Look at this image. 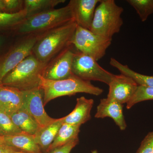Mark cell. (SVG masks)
Here are the masks:
<instances>
[{"mask_svg": "<svg viewBox=\"0 0 153 153\" xmlns=\"http://www.w3.org/2000/svg\"><path fill=\"white\" fill-rule=\"evenodd\" d=\"M76 27V22L73 21L38 36L33 54L41 62L48 64L71 46Z\"/></svg>", "mask_w": 153, "mask_h": 153, "instance_id": "6da1fadb", "label": "cell"}, {"mask_svg": "<svg viewBox=\"0 0 153 153\" xmlns=\"http://www.w3.org/2000/svg\"><path fill=\"white\" fill-rule=\"evenodd\" d=\"M74 21L71 4L40 12L26 18L17 26V32L24 36H40L57 27Z\"/></svg>", "mask_w": 153, "mask_h": 153, "instance_id": "7a4b0ae2", "label": "cell"}, {"mask_svg": "<svg viewBox=\"0 0 153 153\" xmlns=\"http://www.w3.org/2000/svg\"><path fill=\"white\" fill-rule=\"evenodd\" d=\"M47 64L31 54L5 76L0 84L26 91L40 87Z\"/></svg>", "mask_w": 153, "mask_h": 153, "instance_id": "3957f363", "label": "cell"}, {"mask_svg": "<svg viewBox=\"0 0 153 153\" xmlns=\"http://www.w3.org/2000/svg\"><path fill=\"white\" fill-rule=\"evenodd\" d=\"M40 87L43 91L44 106L60 97L75 95L78 93L99 96L103 92V89L94 86L90 81L83 80L74 74L60 80H49L42 76Z\"/></svg>", "mask_w": 153, "mask_h": 153, "instance_id": "277c9868", "label": "cell"}, {"mask_svg": "<svg viewBox=\"0 0 153 153\" xmlns=\"http://www.w3.org/2000/svg\"><path fill=\"white\" fill-rule=\"evenodd\" d=\"M123 10L114 0H100L96 8L90 31L112 39L115 34L120 32L123 25L121 15Z\"/></svg>", "mask_w": 153, "mask_h": 153, "instance_id": "5b68a950", "label": "cell"}, {"mask_svg": "<svg viewBox=\"0 0 153 153\" xmlns=\"http://www.w3.org/2000/svg\"><path fill=\"white\" fill-rule=\"evenodd\" d=\"M112 40L77 25L71 44L78 52L89 55L97 61L105 55Z\"/></svg>", "mask_w": 153, "mask_h": 153, "instance_id": "8992f818", "label": "cell"}, {"mask_svg": "<svg viewBox=\"0 0 153 153\" xmlns=\"http://www.w3.org/2000/svg\"><path fill=\"white\" fill-rule=\"evenodd\" d=\"M72 72L86 81H97L109 84L114 74L107 71L93 57L79 52L74 53Z\"/></svg>", "mask_w": 153, "mask_h": 153, "instance_id": "52a82bcc", "label": "cell"}, {"mask_svg": "<svg viewBox=\"0 0 153 153\" xmlns=\"http://www.w3.org/2000/svg\"><path fill=\"white\" fill-rule=\"evenodd\" d=\"M38 36H26L0 60V82L9 72L33 54V49Z\"/></svg>", "mask_w": 153, "mask_h": 153, "instance_id": "ba28073f", "label": "cell"}, {"mask_svg": "<svg viewBox=\"0 0 153 153\" xmlns=\"http://www.w3.org/2000/svg\"><path fill=\"white\" fill-rule=\"evenodd\" d=\"M23 92L24 103L22 107L36 120L39 129L44 128L57 120V119L50 117L45 111L43 91L41 87L36 88Z\"/></svg>", "mask_w": 153, "mask_h": 153, "instance_id": "9c48e42d", "label": "cell"}, {"mask_svg": "<svg viewBox=\"0 0 153 153\" xmlns=\"http://www.w3.org/2000/svg\"><path fill=\"white\" fill-rule=\"evenodd\" d=\"M74 53L69 47L63 50L47 64L43 77L49 80H60L72 76Z\"/></svg>", "mask_w": 153, "mask_h": 153, "instance_id": "30bf717a", "label": "cell"}, {"mask_svg": "<svg viewBox=\"0 0 153 153\" xmlns=\"http://www.w3.org/2000/svg\"><path fill=\"white\" fill-rule=\"evenodd\" d=\"M109 86L108 98L123 105L127 103L135 92L138 84L131 77L120 74L114 75Z\"/></svg>", "mask_w": 153, "mask_h": 153, "instance_id": "8fae6325", "label": "cell"}, {"mask_svg": "<svg viewBox=\"0 0 153 153\" xmlns=\"http://www.w3.org/2000/svg\"><path fill=\"white\" fill-rule=\"evenodd\" d=\"M100 0H71L69 1L77 26L90 30L94 13Z\"/></svg>", "mask_w": 153, "mask_h": 153, "instance_id": "7c38bea8", "label": "cell"}, {"mask_svg": "<svg viewBox=\"0 0 153 153\" xmlns=\"http://www.w3.org/2000/svg\"><path fill=\"white\" fill-rule=\"evenodd\" d=\"M123 107V105L112 99H101L94 117L96 118H111L121 130H125L127 124L124 116Z\"/></svg>", "mask_w": 153, "mask_h": 153, "instance_id": "4fadbf2b", "label": "cell"}, {"mask_svg": "<svg viewBox=\"0 0 153 153\" xmlns=\"http://www.w3.org/2000/svg\"><path fill=\"white\" fill-rule=\"evenodd\" d=\"M24 93L16 88L0 84V110L11 115L23 107Z\"/></svg>", "mask_w": 153, "mask_h": 153, "instance_id": "5bb4252c", "label": "cell"}, {"mask_svg": "<svg viewBox=\"0 0 153 153\" xmlns=\"http://www.w3.org/2000/svg\"><path fill=\"white\" fill-rule=\"evenodd\" d=\"M74 110L64 117L61 118L63 123L81 126L91 118V111L94 101L92 99H87L82 96L76 100Z\"/></svg>", "mask_w": 153, "mask_h": 153, "instance_id": "9a60e30c", "label": "cell"}, {"mask_svg": "<svg viewBox=\"0 0 153 153\" xmlns=\"http://www.w3.org/2000/svg\"><path fill=\"white\" fill-rule=\"evenodd\" d=\"M3 138L7 145L19 150L27 153H43L36 143L34 135L22 132Z\"/></svg>", "mask_w": 153, "mask_h": 153, "instance_id": "2e32d148", "label": "cell"}, {"mask_svg": "<svg viewBox=\"0 0 153 153\" xmlns=\"http://www.w3.org/2000/svg\"><path fill=\"white\" fill-rule=\"evenodd\" d=\"M62 124L61 118L57 119L54 122L36 132L34 135L35 139L42 152L47 153Z\"/></svg>", "mask_w": 153, "mask_h": 153, "instance_id": "e0dca14e", "label": "cell"}, {"mask_svg": "<svg viewBox=\"0 0 153 153\" xmlns=\"http://www.w3.org/2000/svg\"><path fill=\"white\" fill-rule=\"evenodd\" d=\"M15 125L23 132L35 135L39 129V126L34 118L23 107L10 115Z\"/></svg>", "mask_w": 153, "mask_h": 153, "instance_id": "ac0fdd59", "label": "cell"}, {"mask_svg": "<svg viewBox=\"0 0 153 153\" xmlns=\"http://www.w3.org/2000/svg\"><path fill=\"white\" fill-rule=\"evenodd\" d=\"M79 126L72 125L63 123L56 135L55 140L49 147L47 153L70 142L72 140L78 138L80 131Z\"/></svg>", "mask_w": 153, "mask_h": 153, "instance_id": "d6986e66", "label": "cell"}, {"mask_svg": "<svg viewBox=\"0 0 153 153\" xmlns=\"http://www.w3.org/2000/svg\"><path fill=\"white\" fill-rule=\"evenodd\" d=\"M110 64L116 68L121 74L129 76L134 79L138 85L153 87V76L140 74L133 71L126 65H123L114 58L111 57Z\"/></svg>", "mask_w": 153, "mask_h": 153, "instance_id": "ffe728a7", "label": "cell"}, {"mask_svg": "<svg viewBox=\"0 0 153 153\" xmlns=\"http://www.w3.org/2000/svg\"><path fill=\"white\" fill-rule=\"evenodd\" d=\"M24 9L27 17L40 12L54 9L55 7L66 1L65 0H25Z\"/></svg>", "mask_w": 153, "mask_h": 153, "instance_id": "44dd1931", "label": "cell"}, {"mask_svg": "<svg viewBox=\"0 0 153 153\" xmlns=\"http://www.w3.org/2000/svg\"><path fill=\"white\" fill-rule=\"evenodd\" d=\"M27 17L25 9L13 13L0 12V28L19 26Z\"/></svg>", "mask_w": 153, "mask_h": 153, "instance_id": "7402d4cb", "label": "cell"}, {"mask_svg": "<svg viewBox=\"0 0 153 153\" xmlns=\"http://www.w3.org/2000/svg\"><path fill=\"white\" fill-rule=\"evenodd\" d=\"M126 1L134 9L142 22H146L153 13V0H127Z\"/></svg>", "mask_w": 153, "mask_h": 153, "instance_id": "603a6c76", "label": "cell"}, {"mask_svg": "<svg viewBox=\"0 0 153 153\" xmlns=\"http://www.w3.org/2000/svg\"><path fill=\"white\" fill-rule=\"evenodd\" d=\"M21 132L13 122L10 116L0 110V136H10Z\"/></svg>", "mask_w": 153, "mask_h": 153, "instance_id": "cb8c5ba5", "label": "cell"}, {"mask_svg": "<svg viewBox=\"0 0 153 153\" xmlns=\"http://www.w3.org/2000/svg\"><path fill=\"white\" fill-rule=\"evenodd\" d=\"M149 100H153V87L138 85L135 92L126 103V108L130 109L139 102Z\"/></svg>", "mask_w": 153, "mask_h": 153, "instance_id": "d4e9b609", "label": "cell"}, {"mask_svg": "<svg viewBox=\"0 0 153 153\" xmlns=\"http://www.w3.org/2000/svg\"><path fill=\"white\" fill-rule=\"evenodd\" d=\"M137 153H153V131L145 137Z\"/></svg>", "mask_w": 153, "mask_h": 153, "instance_id": "484cf974", "label": "cell"}, {"mask_svg": "<svg viewBox=\"0 0 153 153\" xmlns=\"http://www.w3.org/2000/svg\"><path fill=\"white\" fill-rule=\"evenodd\" d=\"M6 13L22 10L24 9V1L22 0H3Z\"/></svg>", "mask_w": 153, "mask_h": 153, "instance_id": "4316f807", "label": "cell"}, {"mask_svg": "<svg viewBox=\"0 0 153 153\" xmlns=\"http://www.w3.org/2000/svg\"><path fill=\"white\" fill-rule=\"evenodd\" d=\"M79 143V138L72 140L62 146L55 148L47 153H70L72 149Z\"/></svg>", "mask_w": 153, "mask_h": 153, "instance_id": "83f0119b", "label": "cell"}, {"mask_svg": "<svg viewBox=\"0 0 153 153\" xmlns=\"http://www.w3.org/2000/svg\"><path fill=\"white\" fill-rule=\"evenodd\" d=\"M15 150H17V149L7 145L5 142L3 137L0 136V153H5Z\"/></svg>", "mask_w": 153, "mask_h": 153, "instance_id": "f1b7e54d", "label": "cell"}, {"mask_svg": "<svg viewBox=\"0 0 153 153\" xmlns=\"http://www.w3.org/2000/svg\"><path fill=\"white\" fill-rule=\"evenodd\" d=\"M0 12L6 13L4 4L3 0H0Z\"/></svg>", "mask_w": 153, "mask_h": 153, "instance_id": "f546056e", "label": "cell"}, {"mask_svg": "<svg viewBox=\"0 0 153 153\" xmlns=\"http://www.w3.org/2000/svg\"><path fill=\"white\" fill-rule=\"evenodd\" d=\"M5 153H27L25 152H22V151H21L20 150H15L11 151V152H6Z\"/></svg>", "mask_w": 153, "mask_h": 153, "instance_id": "4dcf8cb0", "label": "cell"}, {"mask_svg": "<svg viewBox=\"0 0 153 153\" xmlns=\"http://www.w3.org/2000/svg\"><path fill=\"white\" fill-rule=\"evenodd\" d=\"M4 42V39L3 37L0 36V47L3 45Z\"/></svg>", "mask_w": 153, "mask_h": 153, "instance_id": "1f68e13d", "label": "cell"}, {"mask_svg": "<svg viewBox=\"0 0 153 153\" xmlns=\"http://www.w3.org/2000/svg\"><path fill=\"white\" fill-rule=\"evenodd\" d=\"M91 153H98V152H97V151L94 150L92 151Z\"/></svg>", "mask_w": 153, "mask_h": 153, "instance_id": "d6a6232c", "label": "cell"}]
</instances>
